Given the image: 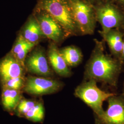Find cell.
Returning <instances> with one entry per match:
<instances>
[{
  "instance_id": "cell-18",
  "label": "cell",
  "mask_w": 124,
  "mask_h": 124,
  "mask_svg": "<svg viewBox=\"0 0 124 124\" xmlns=\"http://www.w3.org/2000/svg\"><path fill=\"white\" fill-rule=\"evenodd\" d=\"M23 77H18L2 81L3 88L20 90L23 87L25 84Z\"/></svg>"
},
{
  "instance_id": "cell-7",
  "label": "cell",
  "mask_w": 124,
  "mask_h": 124,
  "mask_svg": "<svg viewBox=\"0 0 124 124\" xmlns=\"http://www.w3.org/2000/svg\"><path fill=\"white\" fill-rule=\"evenodd\" d=\"M64 83L51 77L29 76L23 87L24 91L35 96H40L57 93L61 90Z\"/></svg>"
},
{
  "instance_id": "cell-10",
  "label": "cell",
  "mask_w": 124,
  "mask_h": 124,
  "mask_svg": "<svg viewBox=\"0 0 124 124\" xmlns=\"http://www.w3.org/2000/svg\"><path fill=\"white\" fill-rule=\"evenodd\" d=\"M47 56L49 64L57 75L64 78L71 76L72 72L62 58L57 44L52 41L49 44Z\"/></svg>"
},
{
  "instance_id": "cell-11",
  "label": "cell",
  "mask_w": 124,
  "mask_h": 124,
  "mask_svg": "<svg viewBox=\"0 0 124 124\" xmlns=\"http://www.w3.org/2000/svg\"><path fill=\"white\" fill-rule=\"evenodd\" d=\"M25 67L11 53L0 62V78L4 81L13 78L23 77Z\"/></svg>"
},
{
  "instance_id": "cell-22",
  "label": "cell",
  "mask_w": 124,
  "mask_h": 124,
  "mask_svg": "<svg viewBox=\"0 0 124 124\" xmlns=\"http://www.w3.org/2000/svg\"><path fill=\"white\" fill-rule=\"evenodd\" d=\"M122 59L124 61V39H123V48H122Z\"/></svg>"
},
{
  "instance_id": "cell-14",
  "label": "cell",
  "mask_w": 124,
  "mask_h": 124,
  "mask_svg": "<svg viewBox=\"0 0 124 124\" xmlns=\"http://www.w3.org/2000/svg\"><path fill=\"white\" fill-rule=\"evenodd\" d=\"M37 45L29 42L22 35L16 40L11 53L23 66L25 68V59L29 53Z\"/></svg>"
},
{
  "instance_id": "cell-20",
  "label": "cell",
  "mask_w": 124,
  "mask_h": 124,
  "mask_svg": "<svg viewBox=\"0 0 124 124\" xmlns=\"http://www.w3.org/2000/svg\"><path fill=\"white\" fill-rule=\"evenodd\" d=\"M114 3L124 10V0H111Z\"/></svg>"
},
{
  "instance_id": "cell-8",
  "label": "cell",
  "mask_w": 124,
  "mask_h": 124,
  "mask_svg": "<svg viewBox=\"0 0 124 124\" xmlns=\"http://www.w3.org/2000/svg\"><path fill=\"white\" fill-rule=\"evenodd\" d=\"M44 48L37 46L28 55L25 66L27 70L33 74L45 77L53 75V69L50 66Z\"/></svg>"
},
{
  "instance_id": "cell-2",
  "label": "cell",
  "mask_w": 124,
  "mask_h": 124,
  "mask_svg": "<svg viewBox=\"0 0 124 124\" xmlns=\"http://www.w3.org/2000/svg\"><path fill=\"white\" fill-rule=\"evenodd\" d=\"M36 8L51 15L69 37L81 36L73 15L70 0H37Z\"/></svg>"
},
{
  "instance_id": "cell-15",
  "label": "cell",
  "mask_w": 124,
  "mask_h": 124,
  "mask_svg": "<svg viewBox=\"0 0 124 124\" xmlns=\"http://www.w3.org/2000/svg\"><path fill=\"white\" fill-rule=\"evenodd\" d=\"M60 53L67 65L75 67L82 61L83 55L81 50L75 46H69L59 49Z\"/></svg>"
},
{
  "instance_id": "cell-19",
  "label": "cell",
  "mask_w": 124,
  "mask_h": 124,
  "mask_svg": "<svg viewBox=\"0 0 124 124\" xmlns=\"http://www.w3.org/2000/svg\"><path fill=\"white\" fill-rule=\"evenodd\" d=\"M37 101L28 100V99H21L19 102L17 106V111L19 115H24L29 110L34 106L37 103Z\"/></svg>"
},
{
  "instance_id": "cell-6",
  "label": "cell",
  "mask_w": 124,
  "mask_h": 124,
  "mask_svg": "<svg viewBox=\"0 0 124 124\" xmlns=\"http://www.w3.org/2000/svg\"><path fill=\"white\" fill-rule=\"evenodd\" d=\"M33 14L39 23L46 38L58 45L69 37L62 27L49 13L35 8Z\"/></svg>"
},
{
  "instance_id": "cell-17",
  "label": "cell",
  "mask_w": 124,
  "mask_h": 124,
  "mask_svg": "<svg viewBox=\"0 0 124 124\" xmlns=\"http://www.w3.org/2000/svg\"><path fill=\"white\" fill-rule=\"evenodd\" d=\"M28 120L36 122H40L44 118L45 108L43 103L38 102L24 115Z\"/></svg>"
},
{
  "instance_id": "cell-23",
  "label": "cell",
  "mask_w": 124,
  "mask_h": 124,
  "mask_svg": "<svg viewBox=\"0 0 124 124\" xmlns=\"http://www.w3.org/2000/svg\"><path fill=\"white\" fill-rule=\"evenodd\" d=\"M122 93L124 95V80L123 84V89H122Z\"/></svg>"
},
{
  "instance_id": "cell-16",
  "label": "cell",
  "mask_w": 124,
  "mask_h": 124,
  "mask_svg": "<svg viewBox=\"0 0 124 124\" xmlns=\"http://www.w3.org/2000/svg\"><path fill=\"white\" fill-rule=\"evenodd\" d=\"M19 91L3 88L1 100L5 109L8 111H12L17 108L19 102L21 100Z\"/></svg>"
},
{
  "instance_id": "cell-21",
  "label": "cell",
  "mask_w": 124,
  "mask_h": 124,
  "mask_svg": "<svg viewBox=\"0 0 124 124\" xmlns=\"http://www.w3.org/2000/svg\"><path fill=\"white\" fill-rule=\"evenodd\" d=\"M85 0L87 2H88L89 3H91V4L94 6V5H95L98 4L99 2H101L103 0Z\"/></svg>"
},
{
  "instance_id": "cell-4",
  "label": "cell",
  "mask_w": 124,
  "mask_h": 124,
  "mask_svg": "<svg viewBox=\"0 0 124 124\" xmlns=\"http://www.w3.org/2000/svg\"><path fill=\"white\" fill-rule=\"evenodd\" d=\"M97 22L102 27V32L112 29L124 31V10L111 0H103L93 6Z\"/></svg>"
},
{
  "instance_id": "cell-12",
  "label": "cell",
  "mask_w": 124,
  "mask_h": 124,
  "mask_svg": "<svg viewBox=\"0 0 124 124\" xmlns=\"http://www.w3.org/2000/svg\"><path fill=\"white\" fill-rule=\"evenodd\" d=\"M99 33L108 45L111 55L124 61L122 57L124 31L119 29H112L105 33L101 31Z\"/></svg>"
},
{
  "instance_id": "cell-3",
  "label": "cell",
  "mask_w": 124,
  "mask_h": 124,
  "mask_svg": "<svg viewBox=\"0 0 124 124\" xmlns=\"http://www.w3.org/2000/svg\"><path fill=\"white\" fill-rule=\"evenodd\" d=\"M99 88L93 80H84L75 90L74 95L79 98L93 111L95 118H100L104 114L103 102L115 94Z\"/></svg>"
},
{
  "instance_id": "cell-13",
  "label": "cell",
  "mask_w": 124,
  "mask_h": 124,
  "mask_svg": "<svg viewBox=\"0 0 124 124\" xmlns=\"http://www.w3.org/2000/svg\"><path fill=\"white\" fill-rule=\"evenodd\" d=\"M22 35L29 42L37 45L41 40L46 38L33 13L29 18L24 27Z\"/></svg>"
},
{
  "instance_id": "cell-5",
  "label": "cell",
  "mask_w": 124,
  "mask_h": 124,
  "mask_svg": "<svg viewBox=\"0 0 124 124\" xmlns=\"http://www.w3.org/2000/svg\"><path fill=\"white\" fill-rule=\"evenodd\" d=\"M73 15L81 36L94 34L97 22L93 5L85 0H70Z\"/></svg>"
},
{
  "instance_id": "cell-9",
  "label": "cell",
  "mask_w": 124,
  "mask_h": 124,
  "mask_svg": "<svg viewBox=\"0 0 124 124\" xmlns=\"http://www.w3.org/2000/svg\"><path fill=\"white\" fill-rule=\"evenodd\" d=\"M106 110L100 118H95V124H124V95L116 93L108 99Z\"/></svg>"
},
{
  "instance_id": "cell-1",
  "label": "cell",
  "mask_w": 124,
  "mask_h": 124,
  "mask_svg": "<svg viewBox=\"0 0 124 124\" xmlns=\"http://www.w3.org/2000/svg\"><path fill=\"white\" fill-rule=\"evenodd\" d=\"M94 40V48L85 68L84 80H94L116 90L124 61L107 53L104 41Z\"/></svg>"
}]
</instances>
